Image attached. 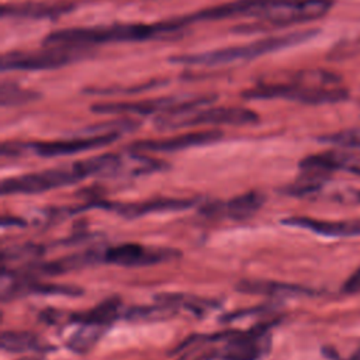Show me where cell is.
Wrapping results in <instances>:
<instances>
[{"label":"cell","mask_w":360,"mask_h":360,"mask_svg":"<svg viewBox=\"0 0 360 360\" xmlns=\"http://www.w3.org/2000/svg\"><path fill=\"white\" fill-rule=\"evenodd\" d=\"M42 94L32 89L21 87L20 84L3 80L0 84V104L1 107H20L39 100Z\"/></svg>","instance_id":"cell-22"},{"label":"cell","mask_w":360,"mask_h":360,"mask_svg":"<svg viewBox=\"0 0 360 360\" xmlns=\"http://www.w3.org/2000/svg\"><path fill=\"white\" fill-rule=\"evenodd\" d=\"M342 290L346 294H356L360 291V267H357L350 276L349 278L345 281Z\"/></svg>","instance_id":"cell-29"},{"label":"cell","mask_w":360,"mask_h":360,"mask_svg":"<svg viewBox=\"0 0 360 360\" xmlns=\"http://www.w3.org/2000/svg\"><path fill=\"white\" fill-rule=\"evenodd\" d=\"M266 197L259 191H248L228 201H215L204 205L201 212L212 218H228L232 221H243L256 214L264 204Z\"/></svg>","instance_id":"cell-14"},{"label":"cell","mask_w":360,"mask_h":360,"mask_svg":"<svg viewBox=\"0 0 360 360\" xmlns=\"http://www.w3.org/2000/svg\"><path fill=\"white\" fill-rule=\"evenodd\" d=\"M271 308H273L271 305H260V307H255V308H249V309H243V311H238V312H231V314L222 316L221 319H224L225 322H229V321H233L236 318H243V316L253 315V314H263V312H267Z\"/></svg>","instance_id":"cell-28"},{"label":"cell","mask_w":360,"mask_h":360,"mask_svg":"<svg viewBox=\"0 0 360 360\" xmlns=\"http://www.w3.org/2000/svg\"><path fill=\"white\" fill-rule=\"evenodd\" d=\"M0 347L10 353H45L53 349L49 342L28 330H4L0 338Z\"/></svg>","instance_id":"cell-20"},{"label":"cell","mask_w":360,"mask_h":360,"mask_svg":"<svg viewBox=\"0 0 360 360\" xmlns=\"http://www.w3.org/2000/svg\"><path fill=\"white\" fill-rule=\"evenodd\" d=\"M166 84V82L160 80H152L148 83H141L138 86L132 87H103V89H87L84 93L87 94H97V96H112V94H132V93H141L146 91L149 89H155L159 86Z\"/></svg>","instance_id":"cell-27"},{"label":"cell","mask_w":360,"mask_h":360,"mask_svg":"<svg viewBox=\"0 0 360 360\" xmlns=\"http://www.w3.org/2000/svg\"><path fill=\"white\" fill-rule=\"evenodd\" d=\"M121 134H94L87 136H77L62 141H46V142H15L14 152L15 155H22L32 152L42 158H59L75 155L79 152H86L91 149H98L115 142Z\"/></svg>","instance_id":"cell-10"},{"label":"cell","mask_w":360,"mask_h":360,"mask_svg":"<svg viewBox=\"0 0 360 360\" xmlns=\"http://www.w3.org/2000/svg\"><path fill=\"white\" fill-rule=\"evenodd\" d=\"M18 360H45V359H44V357H41V356H27V357L18 359Z\"/></svg>","instance_id":"cell-31"},{"label":"cell","mask_w":360,"mask_h":360,"mask_svg":"<svg viewBox=\"0 0 360 360\" xmlns=\"http://www.w3.org/2000/svg\"><path fill=\"white\" fill-rule=\"evenodd\" d=\"M91 55V48L52 45L37 51H10L1 55V72H38L58 69Z\"/></svg>","instance_id":"cell-5"},{"label":"cell","mask_w":360,"mask_h":360,"mask_svg":"<svg viewBox=\"0 0 360 360\" xmlns=\"http://www.w3.org/2000/svg\"><path fill=\"white\" fill-rule=\"evenodd\" d=\"M257 121L259 115L253 110L239 105H219L162 114L156 117L155 127L167 131L198 125H250Z\"/></svg>","instance_id":"cell-6"},{"label":"cell","mask_w":360,"mask_h":360,"mask_svg":"<svg viewBox=\"0 0 360 360\" xmlns=\"http://www.w3.org/2000/svg\"><path fill=\"white\" fill-rule=\"evenodd\" d=\"M181 360H186V359H181Z\"/></svg>","instance_id":"cell-32"},{"label":"cell","mask_w":360,"mask_h":360,"mask_svg":"<svg viewBox=\"0 0 360 360\" xmlns=\"http://www.w3.org/2000/svg\"><path fill=\"white\" fill-rule=\"evenodd\" d=\"M124 316L122 301L120 297H108L104 301L98 302L89 311L84 312H72L68 314L66 318L73 323H86V325H97L103 328H108L118 318Z\"/></svg>","instance_id":"cell-18"},{"label":"cell","mask_w":360,"mask_h":360,"mask_svg":"<svg viewBox=\"0 0 360 360\" xmlns=\"http://www.w3.org/2000/svg\"><path fill=\"white\" fill-rule=\"evenodd\" d=\"M44 252V248L39 245H32V243H25L20 246H10L8 249H4L1 252V263L3 266H8L10 263H21L27 264L25 260L28 259H35L37 256H41Z\"/></svg>","instance_id":"cell-25"},{"label":"cell","mask_w":360,"mask_h":360,"mask_svg":"<svg viewBox=\"0 0 360 360\" xmlns=\"http://www.w3.org/2000/svg\"><path fill=\"white\" fill-rule=\"evenodd\" d=\"M235 290L243 294H257L267 297H302L315 294V291L302 285L271 280H242L236 284Z\"/></svg>","instance_id":"cell-19"},{"label":"cell","mask_w":360,"mask_h":360,"mask_svg":"<svg viewBox=\"0 0 360 360\" xmlns=\"http://www.w3.org/2000/svg\"><path fill=\"white\" fill-rule=\"evenodd\" d=\"M283 225L301 228L326 238H354L360 236V219L325 221L311 217H290L281 221Z\"/></svg>","instance_id":"cell-16"},{"label":"cell","mask_w":360,"mask_h":360,"mask_svg":"<svg viewBox=\"0 0 360 360\" xmlns=\"http://www.w3.org/2000/svg\"><path fill=\"white\" fill-rule=\"evenodd\" d=\"M319 142L335 145L343 149H357L360 150V128L342 129L333 134H326L318 138Z\"/></svg>","instance_id":"cell-26"},{"label":"cell","mask_w":360,"mask_h":360,"mask_svg":"<svg viewBox=\"0 0 360 360\" xmlns=\"http://www.w3.org/2000/svg\"><path fill=\"white\" fill-rule=\"evenodd\" d=\"M31 294L77 297L83 294V290L77 285L41 283L37 278H10V283L1 290V301L7 302Z\"/></svg>","instance_id":"cell-15"},{"label":"cell","mask_w":360,"mask_h":360,"mask_svg":"<svg viewBox=\"0 0 360 360\" xmlns=\"http://www.w3.org/2000/svg\"><path fill=\"white\" fill-rule=\"evenodd\" d=\"M181 253L174 249L148 248L138 243H122L103 250V262L122 267L152 266L179 259Z\"/></svg>","instance_id":"cell-11"},{"label":"cell","mask_w":360,"mask_h":360,"mask_svg":"<svg viewBox=\"0 0 360 360\" xmlns=\"http://www.w3.org/2000/svg\"><path fill=\"white\" fill-rule=\"evenodd\" d=\"M276 322H262L248 330H232L215 357L218 360H259L270 347L269 332Z\"/></svg>","instance_id":"cell-9"},{"label":"cell","mask_w":360,"mask_h":360,"mask_svg":"<svg viewBox=\"0 0 360 360\" xmlns=\"http://www.w3.org/2000/svg\"><path fill=\"white\" fill-rule=\"evenodd\" d=\"M218 98L217 94H177L162 96L139 101H103L96 103L90 108L96 114H167L176 111H186L208 105Z\"/></svg>","instance_id":"cell-7"},{"label":"cell","mask_w":360,"mask_h":360,"mask_svg":"<svg viewBox=\"0 0 360 360\" xmlns=\"http://www.w3.org/2000/svg\"><path fill=\"white\" fill-rule=\"evenodd\" d=\"M318 34H319L318 28L300 30V31H292L287 34L260 38L245 45L226 46V48L211 49V51L195 52V53L174 55L169 60L172 63L187 65V66H221V65L249 62L263 55L278 52V51L308 42L309 39L315 38Z\"/></svg>","instance_id":"cell-3"},{"label":"cell","mask_w":360,"mask_h":360,"mask_svg":"<svg viewBox=\"0 0 360 360\" xmlns=\"http://www.w3.org/2000/svg\"><path fill=\"white\" fill-rule=\"evenodd\" d=\"M177 308L156 302L150 307H131L124 312V318L128 321H165L174 316Z\"/></svg>","instance_id":"cell-24"},{"label":"cell","mask_w":360,"mask_h":360,"mask_svg":"<svg viewBox=\"0 0 360 360\" xmlns=\"http://www.w3.org/2000/svg\"><path fill=\"white\" fill-rule=\"evenodd\" d=\"M105 330L107 328L103 326L82 323L79 329L68 339L66 346L77 354H84L94 347Z\"/></svg>","instance_id":"cell-23"},{"label":"cell","mask_w":360,"mask_h":360,"mask_svg":"<svg viewBox=\"0 0 360 360\" xmlns=\"http://www.w3.org/2000/svg\"><path fill=\"white\" fill-rule=\"evenodd\" d=\"M332 0H267L259 22L243 27V31H269L325 17L332 8Z\"/></svg>","instance_id":"cell-4"},{"label":"cell","mask_w":360,"mask_h":360,"mask_svg":"<svg viewBox=\"0 0 360 360\" xmlns=\"http://www.w3.org/2000/svg\"><path fill=\"white\" fill-rule=\"evenodd\" d=\"M224 136L222 131L219 129H205V131H195L187 132L170 138L163 139H141L129 145L131 152L146 153V152H160V153H172L179 152L195 146L210 145L218 142Z\"/></svg>","instance_id":"cell-12"},{"label":"cell","mask_w":360,"mask_h":360,"mask_svg":"<svg viewBox=\"0 0 360 360\" xmlns=\"http://www.w3.org/2000/svg\"><path fill=\"white\" fill-rule=\"evenodd\" d=\"M345 360H360V346L352 353L350 357H347V359H345Z\"/></svg>","instance_id":"cell-30"},{"label":"cell","mask_w":360,"mask_h":360,"mask_svg":"<svg viewBox=\"0 0 360 360\" xmlns=\"http://www.w3.org/2000/svg\"><path fill=\"white\" fill-rule=\"evenodd\" d=\"M183 30L174 25L172 20L156 24L142 22H112L90 27H69L49 32L42 44L52 45H73V46H96L117 42H141L153 38L169 37Z\"/></svg>","instance_id":"cell-2"},{"label":"cell","mask_w":360,"mask_h":360,"mask_svg":"<svg viewBox=\"0 0 360 360\" xmlns=\"http://www.w3.org/2000/svg\"><path fill=\"white\" fill-rule=\"evenodd\" d=\"M75 8V4L59 1H20L6 3L1 6V17L6 18H27V20H56Z\"/></svg>","instance_id":"cell-17"},{"label":"cell","mask_w":360,"mask_h":360,"mask_svg":"<svg viewBox=\"0 0 360 360\" xmlns=\"http://www.w3.org/2000/svg\"><path fill=\"white\" fill-rule=\"evenodd\" d=\"M194 205V200L188 198H153L139 202H107V201H97L90 202L87 208H103L117 212L118 215L127 219L141 218L143 215L156 214V212H169V211H183Z\"/></svg>","instance_id":"cell-13"},{"label":"cell","mask_w":360,"mask_h":360,"mask_svg":"<svg viewBox=\"0 0 360 360\" xmlns=\"http://www.w3.org/2000/svg\"><path fill=\"white\" fill-rule=\"evenodd\" d=\"M87 179L80 162H75L70 166L53 167L42 172L27 173L15 177L4 179L0 184L1 195L13 194H39L60 188L63 186L75 184Z\"/></svg>","instance_id":"cell-8"},{"label":"cell","mask_w":360,"mask_h":360,"mask_svg":"<svg viewBox=\"0 0 360 360\" xmlns=\"http://www.w3.org/2000/svg\"><path fill=\"white\" fill-rule=\"evenodd\" d=\"M246 100L283 98L307 105L336 104L349 98L342 77L326 69H302L281 82H260L242 91Z\"/></svg>","instance_id":"cell-1"},{"label":"cell","mask_w":360,"mask_h":360,"mask_svg":"<svg viewBox=\"0 0 360 360\" xmlns=\"http://www.w3.org/2000/svg\"><path fill=\"white\" fill-rule=\"evenodd\" d=\"M155 301L160 302V304L172 305L177 309L179 308L188 309L197 315H202L204 312L211 311L212 308H215L218 305V302H215L212 300H207V298H201V297H195V295H190V294H184V292L156 294Z\"/></svg>","instance_id":"cell-21"}]
</instances>
